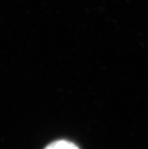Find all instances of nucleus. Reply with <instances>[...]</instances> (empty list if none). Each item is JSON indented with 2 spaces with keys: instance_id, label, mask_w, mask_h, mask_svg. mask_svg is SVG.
Wrapping results in <instances>:
<instances>
[{
  "instance_id": "obj_1",
  "label": "nucleus",
  "mask_w": 148,
  "mask_h": 149,
  "mask_svg": "<svg viewBox=\"0 0 148 149\" xmlns=\"http://www.w3.org/2000/svg\"><path fill=\"white\" fill-rule=\"evenodd\" d=\"M44 149H79L74 143H72L70 141H56L52 143H50L49 145Z\"/></svg>"
}]
</instances>
